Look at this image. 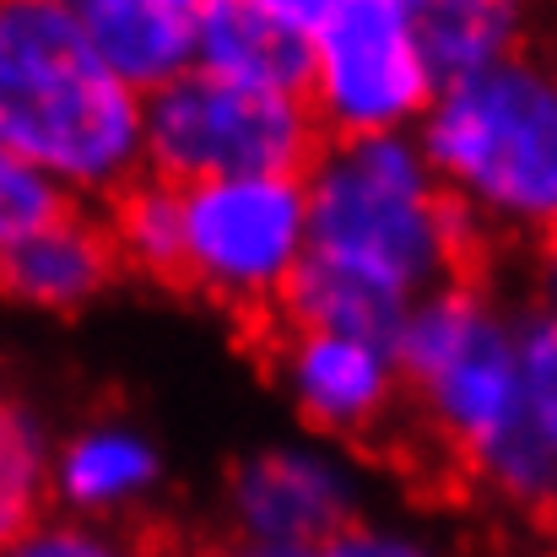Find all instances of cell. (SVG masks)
I'll return each instance as SVG.
<instances>
[{
  "instance_id": "6da1fadb",
  "label": "cell",
  "mask_w": 557,
  "mask_h": 557,
  "mask_svg": "<svg viewBox=\"0 0 557 557\" xmlns=\"http://www.w3.org/2000/svg\"><path fill=\"white\" fill-rule=\"evenodd\" d=\"M395 363L422 422L460 455L476 487L520 515H557V455L531 417L515 304L476 276H455L411 304Z\"/></svg>"
},
{
  "instance_id": "7a4b0ae2",
  "label": "cell",
  "mask_w": 557,
  "mask_h": 557,
  "mask_svg": "<svg viewBox=\"0 0 557 557\" xmlns=\"http://www.w3.org/2000/svg\"><path fill=\"white\" fill-rule=\"evenodd\" d=\"M0 147L71 200H114L147 174L141 98L103 71L71 0H0Z\"/></svg>"
},
{
  "instance_id": "3957f363",
  "label": "cell",
  "mask_w": 557,
  "mask_h": 557,
  "mask_svg": "<svg viewBox=\"0 0 557 557\" xmlns=\"http://www.w3.org/2000/svg\"><path fill=\"white\" fill-rule=\"evenodd\" d=\"M309 255L417 304L460 276L476 222L438 185L417 136L331 141L304 174Z\"/></svg>"
},
{
  "instance_id": "277c9868",
  "label": "cell",
  "mask_w": 557,
  "mask_h": 557,
  "mask_svg": "<svg viewBox=\"0 0 557 557\" xmlns=\"http://www.w3.org/2000/svg\"><path fill=\"white\" fill-rule=\"evenodd\" d=\"M417 147L476 227L557 233V60H515L438 87Z\"/></svg>"
},
{
  "instance_id": "5b68a950",
  "label": "cell",
  "mask_w": 557,
  "mask_h": 557,
  "mask_svg": "<svg viewBox=\"0 0 557 557\" xmlns=\"http://www.w3.org/2000/svg\"><path fill=\"white\" fill-rule=\"evenodd\" d=\"M147 174L163 185L211 180H304L320 158V120L304 98L227 87L206 71L141 103Z\"/></svg>"
},
{
  "instance_id": "8992f818",
  "label": "cell",
  "mask_w": 557,
  "mask_h": 557,
  "mask_svg": "<svg viewBox=\"0 0 557 557\" xmlns=\"http://www.w3.org/2000/svg\"><path fill=\"white\" fill-rule=\"evenodd\" d=\"M438 98L417 38V0H325L314 27L309 114L336 141L417 136Z\"/></svg>"
},
{
  "instance_id": "52a82bcc",
  "label": "cell",
  "mask_w": 557,
  "mask_h": 557,
  "mask_svg": "<svg viewBox=\"0 0 557 557\" xmlns=\"http://www.w3.org/2000/svg\"><path fill=\"white\" fill-rule=\"evenodd\" d=\"M180 189V287L222 309H271L309 260L304 180H211Z\"/></svg>"
},
{
  "instance_id": "ba28073f",
  "label": "cell",
  "mask_w": 557,
  "mask_h": 557,
  "mask_svg": "<svg viewBox=\"0 0 557 557\" xmlns=\"http://www.w3.org/2000/svg\"><path fill=\"white\" fill-rule=\"evenodd\" d=\"M369 504V476L347 444L293 433L244 449L222 476V509L244 547H304L325 553L347 536Z\"/></svg>"
},
{
  "instance_id": "9c48e42d",
  "label": "cell",
  "mask_w": 557,
  "mask_h": 557,
  "mask_svg": "<svg viewBox=\"0 0 557 557\" xmlns=\"http://www.w3.org/2000/svg\"><path fill=\"white\" fill-rule=\"evenodd\" d=\"M271 379L304 428L331 444L379 433L406 395L395 347L325 331H282L271 347Z\"/></svg>"
},
{
  "instance_id": "30bf717a",
  "label": "cell",
  "mask_w": 557,
  "mask_h": 557,
  "mask_svg": "<svg viewBox=\"0 0 557 557\" xmlns=\"http://www.w3.org/2000/svg\"><path fill=\"white\" fill-rule=\"evenodd\" d=\"M325 0H200L195 71L249 87L304 98L314 76V27Z\"/></svg>"
},
{
  "instance_id": "8fae6325",
  "label": "cell",
  "mask_w": 557,
  "mask_h": 557,
  "mask_svg": "<svg viewBox=\"0 0 557 557\" xmlns=\"http://www.w3.org/2000/svg\"><path fill=\"white\" fill-rule=\"evenodd\" d=\"M163 476H169V455L141 422L92 417L54 444L49 498L60 504L65 520L120 525L163 493Z\"/></svg>"
},
{
  "instance_id": "7c38bea8",
  "label": "cell",
  "mask_w": 557,
  "mask_h": 557,
  "mask_svg": "<svg viewBox=\"0 0 557 557\" xmlns=\"http://www.w3.org/2000/svg\"><path fill=\"white\" fill-rule=\"evenodd\" d=\"M103 71L141 103L195 71L200 0H71Z\"/></svg>"
},
{
  "instance_id": "4fadbf2b",
  "label": "cell",
  "mask_w": 557,
  "mask_h": 557,
  "mask_svg": "<svg viewBox=\"0 0 557 557\" xmlns=\"http://www.w3.org/2000/svg\"><path fill=\"white\" fill-rule=\"evenodd\" d=\"M120 282V249L103 216L71 211L0 260V293L38 314H82Z\"/></svg>"
},
{
  "instance_id": "5bb4252c",
  "label": "cell",
  "mask_w": 557,
  "mask_h": 557,
  "mask_svg": "<svg viewBox=\"0 0 557 557\" xmlns=\"http://www.w3.org/2000/svg\"><path fill=\"white\" fill-rule=\"evenodd\" d=\"M417 38L433 82L455 87L525 49V11L515 0H417Z\"/></svg>"
},
{
  "instance_id": "9a60e30c",
  "label": "cell",
  "mask_w": 557,
  "mask_h": 557,
  "mask_svg": "<svg viewBox=\"0 0 557 557\" xmlns=\"http://www.w3.org/2000/svg\"><path fill=\"white\" fill-rule=\"evenodd\" d=\"M282 325L287 331H325V336H358V342H384L395 347L411 304L373 287L363 276L331 265V260H304L298 276L282 293Z\"/></svg>"
},
{
  "instance_id": "2e32d148",
  "label": "cell",
  "mask_w": 557,
  "mask_h": 557,
  "mask_svg": "<svg viewBox=\"0 0 557 557\" xmlns=\"http://www.w3.org/2000/svg\"><path fill=\"white\" fill-rule=\"evenodd\" d=\"M54 438L44 417L22 400H0V547L44 520Z\"/></svg>"
},
{
  "instance_id": "e0dca14e",
  "label": "cell",
  "mask_w": 557,
  "mask_h": 557,
  "mask_svg": "<svg viewBox=\"0 0 557 557\" xmlns=\"http://www.w3.org/2000/svg\"><path fill=\"white\" fill-rule=\"evenodd\" d=\"M109 233H114L120 265L152 282H180V189L174 185L147 174L125 195H114Z\"/></svg>"
},
{
  "instance_id": "ac0fdd59",
  "label": "cell",
  "mask_w": 557,
  "mask_h": 557,
  "mask_svg": "<svg viewBox=\"0 0 557 557\" xmlns=\"http://www.w3.org/2000/svg\"><path fill=\"white\" fill-rule=\"evenodd\" d=\"M515 342H520V369L525 395L542 438L557 455V249H547L525 282V298L515 304Z\"/></svg>"
},
{
  "instance_id": "d6986e66",
  "label": "cell",
  "mask_w": 557,
  "mask_h": 557,
  "mask_svg": "<svg viewBox=\"0 0 557 557\" xmlns=\"http://www.w3.org/2000/svg\"><path fill=\"white\" fill-rule=\"evenodd\" d=\"M71 211H76V200L49 174H38L33 163H22L16 152L0 147V260L16 255L27 238H38L44 227H54Z\"/></svg>"
},
{
  "instance_id": "ffe728a7",
  "label": "cell",
  "mask_w": 557,
  "mask_h": 557,
  "mask_svg": "<svg viewBox=\"0 0 557 557\" xmlns=\"http://www.w3.org/2000/svg\"><path fill=\"white\" fill-rule=\"evenodd\" d=\"M0 557H158L141 536L120 531V525H87V520H65V515H44L33 531H22Z\"/></svg>"
},
{
  "instance_id": "44dd1931",
  "label": "cell",
  "mask_w": 557,
  "mask_h": 557,
  "mask_svg": "<svg viewBox=\"0 0 557 557\" xmlns=\"http://www.w3.org/2000/svg\"><path fill=\"white\" fill-rule=\"evenodd\" d=\"M320 557H455V553L433 531H422L411 520H358Z\"/></svg>"
},
{
  "instance_id": "7402d4cb",
  "label": "cell",
  "mask_w": 557,
  "mask_h": 557,
  "mask_svg": "<svg viewBox=\"0 0 557 557\" xmlns=\"http://www.w3.org/2000/svg\"><path fill=\"white\" fill-rule=\"evenodd\" d=\"M222 557H320V553H304V547H244V542H233Z\"/></svg>"
}]
</instances>
